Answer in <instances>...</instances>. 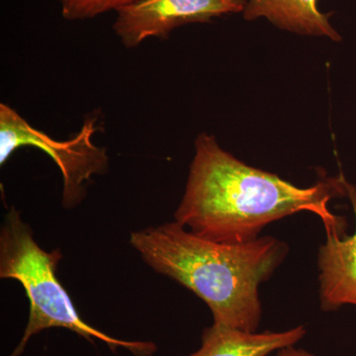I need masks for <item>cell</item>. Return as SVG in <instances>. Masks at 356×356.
Masks as SVG:
<instances>
[{
    "label": "cell",
    "mask_w": 356,
    "mask_h": 356,
    "mask_svg": "<svg viewBox=\"0 0 356 356\" xmlns=\"http://www.w3.org/2000/svg\"><path fill=\"white\" fill-rule=\"evenodd\" d=\"M356 215V192L348 188ZM320 301L324 311L356 306V229L355 235L327 233L318 252Z\"/></svg>",
    "instance_id": "obj_6"
},
{
    "label": "cell",
    "mask_w": 356,
    "mask_h": 356,
    "mask_svg": "<svg viewBox=\"0 0 356 356\" xmlns=\"http://www.w3.org/2000/svg\"><path fill=\"white\" fill-rule=\"evenodd\" d=\"M60 250L44 252L14 208L7 213L0 233V277L19 281L30 303L29 318L22 339L10 356H20L33 336L51 327H64L93 343L99 339L111 348H126L135 356H152L156 344L127 341L98 331L84 322L57 277Z\"/></svg>",
    "instance_id": "obj_3"
},
{
    "label": "cell",
    "mask_w": 356,
    "mask_h": 356,
    "mask_svg": "<svg viewBox=\"0 0 356 356\" xmlns=\"http://www.w3.org/2000/svg\"><path fill=\"white\" fill-rule=\"evenodd\" d=\"M243 16L248 21L266 18L280 29L304 36L341 40L331 15L318 9V0H248Z\"/></svg>",
    "instance_id": "obj_8"
},
{
    "label": "cell",
    "mask_w": 356,
    "mask_h": 356,
    "mask_svg": "<svg viewBox=\"0 0 356 356\" xmlns=\"http://www.w3.org/2000/svg\"><path fill=\"white\" fill-rule=\"evenodd\" d=\"M194 145L186 188L175 212V221L185 229L214 242L238 245L257 240L270 222L309 211L322 219L327 233L343 235V222L327 203L348 189L344 180L301 188L245 165L209 134L201 133Z\"/></svg>",
    "instance_id": "obj_1"
},
{
    "label": "cell",
    "mask_w": 356,
    "mask_h": 356,
    "mask_svg": "<svg viewBox=\"0 0 356 356\" xmlns=\"http://www.w3.org/2000/svg\"><path fill=\"white\" fill-rule=\"evenodd\" d=\"M97 118L88 117L81 131L67 140H57L33 127L8 105L0 104V163L23 147H34L54 159L64 178L63 200L67 207L84 197L86 184L91 177L108 168L106 149L96 146L93 136L98 130Z\"/></svg>",
    "instance_id": "obj_4"
},
{
    "label": "cell",
    "mask_w": 356,
    "mask_h": 356,
    "mask_svg": "<svg viewBox=\"0 0 356 356\" xmlns=\"http://www.w3.org/2000/svg\"><path fill=\"white\" fill-rule=\"evenodd\" d=\"M306 334L304 325L283 332H250L213 324L204 330L200 348L189 356H270L296 346Z\"/></svg>",
    "instance_id": "obj_7"
},
{
    "label": "cell",
    "mask_w": 356,
    "mask_h": 356,
    "mask_svg": "<svg viewBox=\"0 0 356 356\" xmlns=\"http://www.w3.org/2000/svg\"><path fill=\"white\" fill-rule=\"evenodd\" d=\"M137 0H58L62 15L70 21L95 18L109 11L118 13Z\"/></svg>",
    "instance_id": "obj_9"
},
{
    "label": "cell",
    "mask_w": 356,
    "mask_h": 356,
    "mask_svg": "<svg viewBox=\"0 0 356 356\" xmlns=\"http://www.w3.org/2000/svg\"><path fill=\"white\" fill-rule=\"evenodd\" d=\"M130 242L152 268L202 299L215 325L250 332L261 324L259 286L288 250L273 236L238 245L214 242L177 221L134 232Z\"/></svg>",
    "instance_id": "obj_2"
},
{
    "label": "cell",
    "mask_w": 356,
    "mask_h": 356,
    "mask_svg": "<svg viewBox=\"0 0 356 356\" xmlns=\"http://www.w3.org/2000/svg\"><path fill=\"white\" fill-rule=\"evenodd\" d=\"M270 356H316L313 353H309L303 348H297L295 346H287V348H281Z\"/></svg>",
    "instance_id": "obj_10"
},
{
    "label": "cell",
    "mask_w": 356,
    "mask_h": 356,
    "mask_svg": "<svg viewBox=\"0 0 356 356\" xmlns=\"http://www.w3.org/2000/svg\"><path fill=\"white\" fill-rule=\"evenodd\" d=\"M248 0H137L117 13L113 30L125 48L166 38L178 27L245 10Z\"/></svg>",
    "instance_id": "obj_5"
}]
</instances>
